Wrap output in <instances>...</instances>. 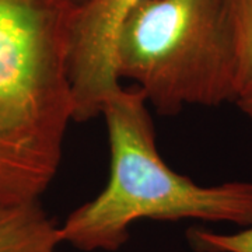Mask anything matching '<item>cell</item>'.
Instances as JSON below:
<instances>
[{"mask_svg":"<svg viewBox=\"0 0 252 252\" xmlns=\"http://www.w3.org/2000/svg\"><path fill=\"white\" fill-rule=\"evenodd\" d=\"M72 0H0V202L38 200L74 121Z\"/></svg>","mask_w":252,"mask_h":252,"instance_id":"cell-1","label":"cell"},{"mask_svg":"<svg viewBox=\"0 0 252 252\" xmlns=\"http://www.w3.org/2000/svg\"><path fill=\"white\" fill-rule=\"evenodd\" d=\"M72 1L76 4V6H81V4H83V3H86L87 0H72Z\"/></svg>","mask_w":252,"mask_h":252,"instance_id":"cell-9","label":"cell"},{"mask_svg":"<svg viewBox=\"0 0 252 252\" xmlns=\"http://www.w3.org/2000/svg\"><path fill=\"white\" fill-rule=\"evenodd\" d=\"M146 0H87L73 21L69 81L74 122L102 112L105 101L121 89L115 72V46L121 28Z\"/></svg>","mask_w":252,"mask_h":252,"instance_id":"cell-4","label":"cell"},{"mask_svg":"<svg viewBox=\"0 0 252 252\" xmlns=\"http://www.w3.org/2000/svg\"><path fill=\"white\" fill-rule=\"evenodd\" d=\"M188 240L198 252H252V225L234 234L195 227L188 231Z\"/></svg>","mask_w":252,"mask_h":252,"instance_id":"cell-7","label":"cell"},{"mask_svg":"<svg viewBox=\"0 0 252 252\" xmlns=\"http://www.w3.org/2000/svg\"><path fill=\"white\" fill-rule=\"evenodd\" d=\"M118 79L133 81L161 115L235 102L227 0H146L121 28Z\"/></svg>","mask_w":252,"mask_h":252,"instance_id":"cell-3","label":"cell"},{"mask_svg":"<svg viewBox=\"0 0 252 252\" xmlns=\"http://www.w3.org/2000/svg\"><path fill=\"white\" fill-rule=\"evenodd\" d=\"M235 104L244 115L252 122V91H248L243 95H240L235 101Z\"/></svg>","mask_w":252,"mask_h":252,"instance_id":"cell-8","label":"cell"},{"mask_svg":"<svg viewBox=\"0 0 252 252\" xmlns=\"http://www.w3.org/2000/svg\"><path fill=\"white\" fill-rule=\"evenodd\" d=\"M59 227L46 215L39 199L0 202V252H59Z\"/></svg>","mask_w":252,"mask_h":252,"instance_id":"cell-5","label":"cell"},{"mask_svg":"<svg viewBox=\"0 0 252 252\" xmlns=\"http://www.w3.org/2000/svg\"><path fill=\"white\" fill-rule=\"evenodd\" d=\"M227 4L234 42L235 84L240 97L252 91V0H227Z\"/></svg>","mask_w":252,"mask_h":252,"instance_id":"cell-6","label":"cell"},{"mask_svg":"<svg viewBox=\"0 0 252 252\" xmlns=\"http://www.w3.org/2000/svg\"><path fill=\"white\" fill-rule=\"evenodd\" d=\"M147 104L136 86H121L105 101L101 115L111 150L108 182L59 227L62 243L80 251H117L139 219L252 225V182L202 187L174 171L157 150Z\"/></svg>","mask_w":252,"mask_h":252,"instance_id":"cell-2","label":"cell"}]
</instances>
